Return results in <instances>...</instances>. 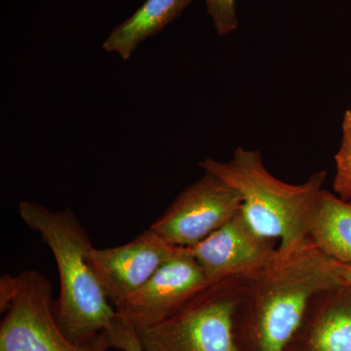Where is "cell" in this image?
<instances>
[{"label":"cell","instance_id":"15","mask_svg":"<svg viewBox=\"0 0 351 351\" xmlns=\"http://www.w3.org/2000/svg\"><path fill=\"white\" fill-rule=\"evenodd\" d=\"M107 332L112 348L121 351H145L138 339L137 330L129 323L120 319L119 316Z\"/></svg>","mask_w":351,"mask_h":351},{"label":"cell","instance_id":"2","mask_svg":"<svg viewBox=\"0 0 351 351\" xmlns=\"http://www.w3.org/2000/svg\"><path fill=\"white\" fill-rule=\"evenodd\" d=\"M199 166L235 189L241 212L263 237L278 239L277 255L287 257L309 241V228L327 173H313L304 184H288L265 167L260 152L239 147L226 162L206 157Z\"/></svg>","mask_w":351,"mask_h":351},{"label":"cell","instance_id":"16","mask_svg":"<svg viewBox=\"0 0 351 351\" xmlns=\"http://www.w3.org/2000/svg\"><path fill=\"white\" fill-rule=\"evenodd\" d=\"M337 267L341 279H343V284L351 289V265L348 263H341L337 262Z\"/></svg>","mask_w":351,"mask_h":351},{"label":"cell","instance_id":"14","mask_svg":"<svg viewBox=\"0 0 351 351\" xmlns=\"http://www.w3.org/2000/svg\"><path fill=\"white\" fill-rule=\"evenodd\" d=\"M208 15L219 36L232 34L239 27L237 0H204Z\"/></svg>","mask_w":351,"mask_h":351},{"label":"cell","instance_id":"13","mask_svg":"<svg viewBox=\"0 0 351 351\" xmlns=\"http://www.w3.org/2000/svg\"><path fill=\"white\" fill-rule=\"evenodd\" d=\"M336 175L332 188L335 195L343 201H351V110L343 114L341 122V141L335 154Z\"/></svg>","mask_w":351,"mask_h":351},{"label":"cell","instance_id":"3","mask_svg":"<svg viewBox=\"0 0 351 351\" xmlns=\"http://www.w3.org/2000/svg\"><path fill=\"white\" fill-rule=\"evenodd\" d=\"M336 261L309 240L245 281L250 331L257 351H287L311 300L343 285Z\"/></svg>","mask_w":351,"mask_h":351},{"label":"cell","instance_id":"4","mask_svg":"<svg viewBox=\"0 0 351 351\" xmlns=\"http://www.w3.org/2000/svg\"><path fill=\"white\" fill-rule=\"evenodd\" d=\"M52 283L38 270L0 279V351H108L107 331L85 343L69 341L55 317Z\"/></svg>","mask_w":351,"mask_h":351},{"label":"cell","instance_id":"5","mask_svg":"<svg viewBox=\"0 0 351 351\" xmlns=\"http://www.w3.org/2000/svg\"><path fill=\"white\" fill-rule=\"evenodd\" d=\"M245 281L210 284L167 319L137 330L145 351H239L235 317Z\"/></svg>","mask_w":351,"mask_h":351},{"label":"cell","instance_id":"1","mask_svg":"<svg viewBox=\"0 0 351 351\" xmlns=\"http://www.w3.org/2000/svg\"><path fill=\"white\" fill-rule=\"evenodd\" d=\"M19 215L56 261L61 292L55 302V317L64 336L80 345L108 331L117 311L88 261L94 246L73 210L51 211L38 202L22 201Z\"/></svg>","mask_w":351,"mask_h":351},{"label":"cell","instance_id":"11","mask_svg":"<svg viewBox=\"0 0 351 351\" xmlns=\"http://www.w3.org/2000/svg\"><path fill=\"white\" fill-rule=\"evenodd\" d=\"M309 240L328 257L351 265V201L322 189L311 219Z\"/></svg>","mask_w":351,"mask_h":351},{"label":"cell","instance_id":"12","mask_svg":"<svg viewBox=\"0 0 351 351\" xmlns=\"http://www.w3.org/2000/svg\"><path fill=\"white\" fill-rule=\"evenodd\" d=\"M306 351H351V289L343 284L321 295Z\"/></svg>","mask_w":351,"mask_h":351},{"label":"cell","instance_id":"8","mask_svg":"<svg viewBox=\"0 0 351 351\" xmlns=\"http://www.w3.org/2000/svg\"><path fill=\"white\" fill-rule=\"evenodd\" d=\"M274 239L263 237L248 223L241 209L225 225L189 251L210 284L255 276L277 258Z\"/></svg>","mask_w":351,"mask_h":351},{"label":"cell","instance_id":"10","mask_svg":"<svg viewBox=\"0 0 351 351\" xmlns=\"http://www.w3.org/2000/svg\"><path fill=\"white\" fill-rule=\"evenodd\" d=\"M193 0H145L130 18L117 25L101 43L108 53L128 61L147 39L160 34Z\"/></svg>","mask_w":351,"mask_h":351},{"label":"cell","instance_id":"7","mask_svg":"<svg viewBox=\"0 0 351 351\" xmlns=\"http://www.w3.org/2000/svg\"><path fill=\"white\" fill-rule=\"evenodd\" d=\"M209 285L189 249L182 248L115 306V311L136 330L144 329L167 319Z\"/></svg>","mask_w":351,"mask_h":351},{"label":"cell","instance_id":"6","mask_svg":"<svg viewBox=\"0 0 351 351\" xmlns=\"http://www.w3.org/2000/svg\"><path fill=\"white\" fill-rule=\"evenodd\" d=\"M235 189L209 172L184 189L149 228L176 246L189 248L216 232L241 209Z\"/></svg>","mask_w":351,"mask_h":351},{"label":"cell","instance_id":"9","mask_svg":"<svg viewBox=\"0 0 351 351\" xmlns=\"http://www.w3.org/2000/svg\"><path fill=\"white\" fill-rule=\"evenodd\" d=\"M182 248L149 228L128 243L112 248L94 247L88 261L115 307Z\"/></svg>","mask_w":351,"mask_h":351}]
</instances>
